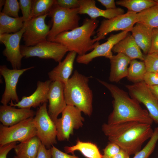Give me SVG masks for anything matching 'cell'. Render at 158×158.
Here are the masks:
<instances>
[{
  "mask_svg": "<svg viewBox=\"0 0 158 158\" xmlns=\"http://www.w3.org/2000/svg\"><path fill=\"white\" fill-rule=\"evenodd\" d=\"M37 135L34 117L10 126H5L1 124L0 145L17 141L23 142Z\"/></svg>",
  "mask_w": 158,
  "mask_h": 158,
  "instance_id": "9c48e42d",
  "label": "cell"
},
{
  "mask_svg": "<svg viewBox=\"0 0 158 158\" xmlns=\"http://www.w3.org/2000/svg\"><path fill=\"white\" fill-rule=\"evenodd\" d=\"M99 23L97 19L86 18L82 25L59 34L52 42L63 45L69 51H75L78 56L84 55L100 44L99 42H94L91 38L96 33Z\"/></svg>",
  "mask_w": 158,
  "mask_h": 158,
  "instance_id": "3957f363",
  "label": "cell"
},
{
  "mask_svg": "<svg viewBox=\"0 0 158 158\" xmlns=\"http://www.w3.org/2000/svg\"><path fill=\"white\" fill-rule=\"evenodd\" d=\"M143 81L149 86L158 85V73L147 72Z\"/></svg>",
  "mask_w": 158,
  "mask_h": 158,
  "instance_id": "d590c367",
  "label": "cell"
},
{
  "mask_svg": "<svg viewBox=\"0 0 158 158\" xmlns=\"http://www.w3.org/2000/svg\"><path fill=\"white\" fill-rule=\"evenodd\" d=\"M21 54L23 57H37L43 59H51L58 63L61 62L69 51L63 45L47 40L33 46L20 45Z\"/></svg>",
  "mask_w": 158,
  "mask_h": 158,
  "instance_id": "ba28073f",
  "label": "cell"
},
{
  "mask_svg": "<svg viewBox=\"0 0 158 158\" xmlns=\"http://www.w3.org/2000/svg\"><path fill=\"white\" fill-rule=\"evenodd\" d=\"M34 68L32 66L22 69H10L5 65L0 66V73L4 78L5 84L1 100L2 105H7L11 101L15 103L19 101L16 90L19 78L25 72Z\"/></svg>",
  "mask_w": 158,
  "mask_h": 158,
  "instance_id": "5bb4252c",
  "label": "cell"
},
{
  "mask_svg": "<svg viewBox=\"0 0 158 158\" xmlns=\"http://www.w3.org/2000/svg\"><path fill=\"white\" fill-rule=\"evenodd\" d=\"M55 0H32L31 19L48 14L55 3Z\"/></svg>",
  "mask_w": 158,
  "mask_h": 158,
  "instance_id": "f546056e",
  "label": "cell"
},
{
  "mask_svg": "<svg viewBox=\"0 0 158 158\" xmlns=\"http://www.w3.org/2000/svg\"><path fill=\"white\" fill-rule=\"evenodd\" d=\"M52 158H79L74 155H70L64 152L53 145L51 148Z\"/></svg>",
  "mask_w": 158,
  "mask_h": 158,
  "instance_id": "f35d334b",
  "label": "cell"
},
{
  "mask_svg": "<svg viewBox=\"0 0 158 158\" xmlns=\"http://www.w3.org/2000/svg\"><path fill=\"white\" fill-rule=\"evenodd\" d=\"M13 158H18L17 156H15Z\"/></svg>",
  "mask_w": 158,
  "mask_h": 158,
  "instance_id": "7dc6e473",
  "label": "cell"
},
{
  "mask_svg": "<svg viewBox=\"0 0 158 158\" xmlns=\"http://www.w3.org/2000/svg\"><path fill=\"white\" fill-rule=\"evenodd\" d=\"M97 1L104 6L106 9H114L117 8L116 6V2L114 0H98Z\"/></svg>",
  "mask_w": 158,
  "mask_h": 158,
  "instance_id": "b9f144b4",
  "label": "cell"
},
{
  "mask_svg": "<svg viewBox=\"0 0 158 158\" xmlns=\"http://www.w3.org/2000/svg\"><path fill=\"white\" fill-rule=\"evenodd\" d=\"M79 14H87L91 19L102 17L109 19L125 13L121 8L114 9L102 10L97 7L94 0H79Z\"/></svg>",
  "mask_w": 158,
  "mask_h": 158,
  "instance_id": "d6986e66",
  "label": "cell"
},
{
  "mask_svg": "<svg viewBox=\"0 0 158 158\" xmlns=\"http://www.w3.org/2000/svg\"><path fill=\"white\" fill-rule=\"evenodd\" d=\"M64 84L61 82L54 81L51 82L49 86L47 110L49 116L54 122L67 106L64 94Z\"/></svg>",
  "mask_w": 158,
  "mask_h": 158,
  "instance_id": "2e32d148",
  "label": "cell"
},
{
  "mask_svg": "<svg viewBox=\"0 0 158 158\" xmlns=\"http://www.w3.org/2000/svg\"><path fill=\"white\" fill-rule=\"evenodd\" d=\"M97 80L109 90L113 98V109L109 116L108 124L134 121L152 125L153 121L148 111L142 108L140 103L127 92L115 85Z\"/></svg>",
  "mask_w": 158,
  "mask_h": 158,
  "instance_id": "7a4b0ae2",
  "label": "cell"
},
{
  "mask_svg": "<svg viewBox=\"0 0 158 158\" xmlns=\"http://www.w3.org/2000/svg\"><path fill=\"white\" fill-rule=\"evenodd\" d=\"M154 1L158 4V0H154Z\"/></svg>",
  "mask_w": 158,
  "mask_h": 158,
  "instance_id": "bcb514c9",
  "label": "cell"
},
{
  "mask_svg": "<svg viewBox=\"0 0 158 158\" xmlns=\"http://www.w3.org/2000/svg\"><path fill=\"white\" fill-rule=\"evenodd\" d=\"M137 13L130 11L109 19L103 20L96 31V35L93 39L94 42H99L111 32L121 30L131 32L137 23Z\"/></svg>",
  "mask_w": 158,
  "mask_h": 158,
  "instance_id": "30bf717a",
  "label": "cell"
},
{
  "mask_svg": "<svg viewBox=\"0 0 158 158\" xmlns=\"http://www.w3.org/2000/svg\"><path fill=\"white\" fill-rule=\"evenodd\" d=\"M52 81L50 80L44 82L38 81L35 91L29 96H23L18 103H13L11 101L9 104L11 106L19 108H36L48 102V95L50 85Z\"/></svg>",
  "mask_w": 158,
  "mask_h": 158,
  "instance_id": "e0dca14e",
  "label": "cell"
},
{
  "mask_svg": "<svg viewBox=\"0 0 158 158\" xmlns=\"http://www.w3.org/2000/svg\"><path fill=\"white\" fill-rule=\"evenodd\" d=\"M131 32L137 45L144 53L147 54L151 46L152 30L142 24L136 23Z\"/></svg>",
  "mask_w": 158,
  "mask_h": 158,
  "instance_id": "603a6c76",
  "label": "cell"
},
{
  "mask_svg": "<svg viewBox=\"0 0 158 158\" xmlns=\"http://www.w3.org/2000/svg\"><path fill=\"white\" fill-rule=\"evenodd\" d=\"M20 9L19 2L17 0H6L2 13L13 18H18Z\"/></svg>",
  "mask_w": 158,
  "mask_h": 158,
  "instance_id": "1f68e13d",
  "label": "cell"
},
{
  "mask_svg": "<svg viewBox=\"0 0 158 158\" xmlns=\"http://www.w3.org/2000/svg\"><path fill=\"white\" fill-rule=\"evenodd\" d=\"M42 142L37 136L17 145L14 148L18 158H35Z\"/></svg>",
  "mask_w": 158,
  "mask_h": 158,
  "instance_id": "cb8c5ba5",
  "label": "cell"
},
{
  "mask_svg": "<svg viewBox=\"0 0 158 158\" xmlns=\"http://www.w3.org/2000/svg\"><path fill=\"white\" fill-rule=\"evenodd\" d=\"M121 149L115 143L110 142L104 150L102 158H112Z\"/></svg>",
  "mask_w": 158,
  "mask_h": 158,
  "instance_id": "e575fe53",
  "label": "cell"
},
{
  "mask_svg": "<svg viewBox=\"0 0 158 158\" xmlns=\"http://www.w3.org/2000/svg\"><path fill=\"white\" fill-rule=\"evenodd\" d=\"M22 17L13 18L0 13V35L15 33L19 31L24 26Z\"/></svg>",
  "mask_w": 158,
  "mask_h": 158,
  "instance_id": "484cf974",
  "label": "cell"
},
{
  "mask_svg": "<svg viewBox=\"0 0 158 158\" xmlns=\"http://www.w3.org/2000/svg\"><path fill=\"white\" fill-rule=\"evenodd\" d=\"M129 34V32L123 31L111 35L106 42L99 44L90 53L82 56H78L76 59L77 62L87 65L94 59L101 56L110 59L113 55L112 50L114 46Z\"/></svg>",
  "mask_w": 158,
  "mask_h": 158,
  "instance_id": "9a60e30c",
  "label": "cell"
},
{
  "mask_svg": "<svg viewBox=\"0 0 158 158\" xmlns=\"http://www.w3.org/2000/svg\"><path fill=\"white\" fill-rule=\"evenodd\" d=\"M148 53L158 54V28L152 30L151 46Z\"/></svg>",
  "mask_w": 158,
  "mask_h": 158,
  "instance_id": "74e56055",
  "label": "cell"
},
{
  "mask_svg": "<svg viewBox=\"0 0 158 158\" xmlns=\"http://www.w3.org/2000/svg\"><path fill=\"white\" fill-rule=\"evenodd\" d=\"M147 72L158 73V54L148 53L143 60Z\"/></svg>",
  "mask_w": 158,
  "mask_h": 158,
  "instance_id": "d6a6232c",
  "label": "cell"
},
{
  "mask_svg": "<svg viewBox=\"0 0 158 158\" xmlns=\"http://www.w3.org/2000/svg\"><path fill=\"white\" fill-rule=\"evenodd\" d=\"M55 4L59 6L66 8H79V0H56Z\"/></svg>",
  "mask_w": 158,
  "mask_h": 158,
  "instance_id": "8d00e7d4",
  "label": "cell"
},
{
  "mask_svg": "<svg viewBox=\"0 0 158 158\" xmlns=\"http://www.w3.org/2000/svg\"><path fill=\"white\" fill-rule=\"evenodd\" d=\"M116 4L126 8L128 11L136 13L158 4L152 0H120L116 1Z\"/></svg>",
  "mask_w": 158,
  "mask_h": 158,
  "instance_id": "83f0119b",
  "label": "cell"
},
{
  "mask_svg": "<svg viewBox=\"0 0 158 158\" xmlns=\"http://www.w3.org/2000/svg\"><path fill=\"white\" fill-rule=\"evenodd\" d=\"M88 77L75 70L64 84V94L67 105L74 106L90 116L93 110V93Z\"/></svg>",
  "mask_w": 158,
  "mask_h": 158,
  "instance_id": "277c9868",
  "label": "cell"
},
{
  "mask_svg": "<svg viewBox=\"0 0 158 158\" xmlns=\"http://www.w3.org/2000/svg\"><path fill=\"white\" fill-rule=\"evenodd\" d=\"M147 72L144 62L136 59L131 60L128 68V79L134 83L143 81Z\"/></svg>",
  "mask_w": 158,
  "mask_h": 158,
  "instance_id": "f1b7e54d",
  "label": "cell"
},
{
  "mask_svg": "<svg viewBox=\"0 0 158 158\" xmlns=\"http://www.w3.org/2000/svg\"><path fill=\"white\" fill-rule=\"evenodd\" d=\"M148 87L153 95L158 100V85Z\"/></svg>",
  "mask_w": 158,
  "mask_h": 158,
  "instance_id": "ee69618b",
  "label": "cell"
},
{
  "mask_svg": "<svg viewBox=\"0 0 158 158\" xmlns=\"http://www.w3.org/2000/svg\"><path fill=\"white\" fill-rule=\"evenodd\" d=\"M110 71L109 80L111 82H118L128 75V65L131 60L121 53L113 55L110 59Z\"/></svg>",
  "mask_w": 158,
  "mask_h": 158,
  "instance_id": "44dd1931",
  "label": "cell"
},
{
  "mask_svg": "<svg viewBox=\"0 0 158 158\" xmlns=\"http://www.w3.org/2000/svg\"><path fill=\"white\" fill-rule=\"evenodd\" d=\"M137 23L152 30L158 28V4L137 13Z\"/></svg>",
  "mask_w": 158,
  "mask_h": 158,
  "instance_id": "4316f807",
  "label": "cell"
},
{
  "mask_svg": "<svg viewBox=\"0 0 158 158\" xmlns=\"http://www.w3.org/2000/svg\"></svg>",
  "mask_w": 158,
  "mask_h": 158,
  "instance_id": "c3c4849f",
  "label": "cell"
},
{
  "mask_svg": "<svg viewBox=\"0 0 158 158\" xmlns=\"http://www.w3.org/2000/svg\"><path fill=\"white\" fill-rule=\"evenodd\" d=\"M125 87L132 98L143 104L153 120L158 124V100L150 91L148 86L142 81Z\"/></svg>",
  "mask_w": 158,
  "mask_h": 158,
  "instance_id": "8fae6325",
  "label": "cell"
},
{
  "mask_svg": "<svg viewBox=\"0 0 158 158\" xmlns=\"http://www.w3.org/2000/svg\"><path fill=\"white\" fill-rule=\"evenodd\" d=\"M6 2V0H0V11L2 8V6H4Z\"/></svg>",
  "mask_w": 158,
  "mask_h": 158,
  "instance_id": "f6af8a7d",
  "label": "cell"
},
{
  "mask_svg": "<svg viewBox=\"0 0 158 158\" xmlns=\"http://www.w3.org/2000/svg\"><path fill=\"white\" fill-rule=\"evenodd\" d=\"M158 140V127L156 128L150 140L143 148L133 158H148L153 151Z\"/></svg>",
  "mask_w": 158,
  "mask_h": 158,
  "instance_id": "4dcf8cb0",
  "label": "cell"
},
{
  "mask_svg": "<svg viewBox=\"0 0 158 158\" xmlns=\"http://www.w3.org/2000/svg\"><path fill=\"white\" fill-rule=\"evenodd\" d=\"M77 54L75 51H70L63 61L48 73L49 80L52 82L59 81L66 84L73 72Z\"/></svg>",
  "mask_w": 158,
  "mask_h": 158,
  "instance_id": "ffe728a7",
  "label": "cell"
},
{
  "mask_svg": "<svg viewBox=\"0 0 158 158\" xmlns=\"http://www.w3.org/2000/svg\"><path fill=\"white\" fill-rule=\"evenodd\" d=\"M35 114L30 108L16 109L10 105H2L0 106V121L4 126H10L33 117Z\"/></svg>",
  "mask_w": 158,
  "mask_h": 158,
  "instance_id": "ac0fdd59",
  "label": "cell"
},
{
  "mask_svg": "<svg viewBox=\"0 0 158 158\" xmlns=\"http://www.w3.org/2000/svg\"><path fill=\"white\" fill-rule=\"evenodd\" d=\"M67 153H71L74 155L75 151L80 152L87 158H102L97 146L95 144L89 142H83L78 140L75 145L64 147Z\"/></svg>",
  "mask_w": 158,
  "mask_h": 158,
  "instance_id": "d4e9b609",
  "label": "cell"
},
{
  "mask_svg": "<svg viewBox=\"0 0 158 158\" xmlns=\"http://www.w3.org/2000/svg\"><path fill=\"white\" fill-rule=\"evenodd\" d=\"M151 125L134 121L104 123L102 130L110 142L115 143L130 155L139 151L143 143L152 136L154 131Z\"/></svg>",
  "mask_w": 158,
  "mask_h": 158,
  "instance_id": "6da1fadb",
  "label": "cell"
},
{
  "mask_svg": "<svg viewBox=\"0 0 158 158\" xmlns=\"http://www.w3.org/2000/svg\"><path fill=\"white\" fill-rule=\"evenodd\" d=\"M19 3L24 23H26L31 19L32 0H19Z\"/></svg>",
  "mask_w": 158,
  "mask_h": 158,
  "instance_id": "836d02e7",
  "label": "cell"
},
{
  "mask_svg": "<svg viewBox=\"0 0 158 158\" xmlns=\"http://www.w3.org/2000/svg\"><path fill=\"white\" fill-rule=\"evenodd\" d=\"M17 145V142H13L3 145H0V158H7L9 152L14 149Z\"/></svg>",
  "mask_w": 158,
  "mask_h": 158,
  "instance_id": "ab89813d",
  "label": "cell"
},
{
  "mask_svg": "<svg viewBox=\"0 0 158 158\" xmlns=\"http://www.w3.org/2000/svg\"><path fill=\"white\" fill-rule=\"evenodd\" d=\"M115 53H121L131 60L139 59L143 61L144 55L134 39L129 34L116 44L112 49Z\"/></svg>",
  "mask_w": 158,
  "mask_h": 158,
  "instance_id": "7402d4cb",
  "label": "cell"
},
{
  "mask_svg": "<svg viewBox=\"0 0 158 158\" xmlns=\"http://www.w3.org/2000/svg\"><path fill=\"white\" fill-rule=\"evenodd\" d=\"M78 11L79 8H63L56 4L55 1L49 13L48 16L51 18L52 25L47 40L52 42L59 34L78 27L80 19Z\"/></svg>",
  "mask_w": 158,
  "mask_h": 158,
  "instance_id": "5b68a950",
  "label": "cell"
},
{
  "mask_svg": "<svg viewBox=\"0 0 158 158\" xmlns=\"http://www.w3.org/2000/svg\"><path fill=\"white\" fill-rule=\"evenodd\" d=\"M130 155L124 150L121 149L120 151L112 158H129Z\"/></svg>",
  "mask_w": 158,
  "mask_h": 158,
  "instance_id": "7bdbcfd3",
  "label": "cell"
},
{
  "mask_svg": "<svg viewBox=\"0 0 158 158\" xmlns=\"http://www.w3.org/2000/svg\"><path fill=\"white\" fill-rule=\"evenodd\" d=\"M25 28L24 24L23 28L17 32L0 35V42L5 46L3 54L13 69H20L21 67V60L23 57L20 51V42Z\"/></svg>",
  "mask_w": 158,
  "mask_h": 158,
  "instance_id": "7c38bea8",
  "label": "cell"
},
{
  "mask_svg": "<svg viewBox=\"0 0 158 158\" xmlns=\"http://www.w3.org/2000/svg\"><path fill=\"white\" fill-rule=\"evenodd\" d=\"M35 158H52L51 148H47L42 143Z\"/></svg>",
  "mask_w": 158,
  "mask_h": 158,
  "instance_id": "60d3db41",
  "label": "cell"
},
{
  "mask_svg": "<svg viewBox=\"0 0 158 158\" xmlns=\"http://www.w3.org/2000/svg\"><path fill=\"white\" fill-rule=\"evenodd\" d=\"M81 111L76 107L67 105L61 113V118L54 122L57 131L56 138L59 141L68 140L75 129L81 127L84 118Z\"/></svg>",
  "mask_w": 158,
  "mask_h": 158,
  "instance_id": "8992f818",
  "label": "cell"
},
{
  "mask_svg": "<svg viewBox=\"0 0 158 158\" xmlns=\"http://www.w3.org/2000/svg\"><path fill=\"white\" fill-rule=\"evenodd\" d=\"M48 14L31 18L25 25V31L22 37L25 45L33 46L47 40L50 26L45 22Z\"/></svg>",
  "mask_w": 158,
  "mask_h": 158,
  "instance_id": "4fadbf2b",
  "label": "cell"
},
{
  "mask_svg": "<svg viewBox=\"0 0 158 158\" xmlns=\"http://www.w3.org/2000/svg\"><path fill=\"white\" fill-rule=\"evenodd\" d=\"M47 103H44L37 109L34 122L37 136L47 148L50 149L57 143V131L54 122L48 113Z\"/></svg>",
  "mask_w": 158,
  "mask_h": 158,
  "instance_id": "52a82bcc",
  "label": "cell"
}]
</instances>
